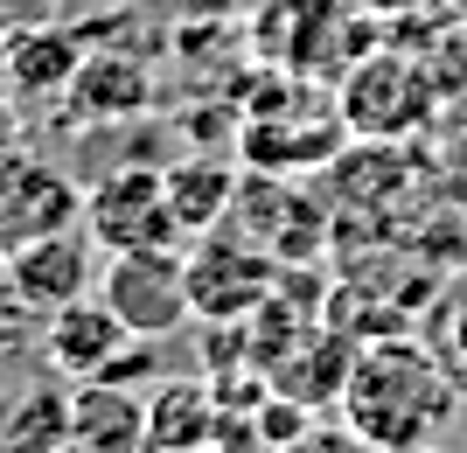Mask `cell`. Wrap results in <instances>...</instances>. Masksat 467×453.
I'll return each instance as SVG.
<instances>
[{
    "label": "cell",
    "instance_id": "cell-1",
    "mask_svg": "<svg viewBox=\"0 0 467 453\" xmlns=\"http://www.w3.org/2000/svg\"><path fill=\"white\" fill-rule=\"evenodd\" d=\"M461 405H467V391L419 342V328H390L377 342H356V363H349V384H342L335 412L363 439H377L384 453H419L440 439V426Z\"/></svg>",
    "mask_w": 467,
    "mask_h": 453
},
{
    "label": "cell",
    "instance_id": "cell-2",
    "mask_svg": "<svg viewBox=\"0 0 467 453\" xmlns=\"http://www.w3.org/2000/svg\"><path fill=\"white\" fill-rule=\"evenodd\" d=\"M84 237L105 258L182 252L189 244L175 223V202H168V175H154V168H112V175H98L91 196H84Z\"/></svg>",
    "mask_w": 467,
    "mask_h": 453
},
{
    "label": "cell",
    "instance_id": "cell-3",
    "mask_svg": "<svg viewBox=\"0 0 467 453\" xmlns=\"http://www.w3.org/2000/svg\"><path fill=\"white\" fill-rule=\"evenodd\" d=\"M182 258H189V307L210 321V328L252 321L258 307L279 293V258L244 244L237 231L195 237V244H182Z\"/></svg>",
    "mask_w": 467,
    "mask_h": 453
},
{
    "label": "cell",
    "instance_id": "cell-4",
    "mask_svg": "<svg viewBox=\"0 0 467 453\" xmlns=\"http://www.w3.org/2000/svg\"><path fill=\"white\" fill-rule=\"evenodd\" d=\"M98 300H105L140 342L175 335L182 321L195 314L189 307V258L182 252H119V258H105Z\"/></svg>",
    "mask_w": 467,
    "mask_h": 453
},
{
    "label": "cell",
    "instance_id": "cell-5",
    "mask_svg": "<svg viewBox=\"0 0 467 453\" xmlns=\"http://www.w3.org/2000/svg\"><path fill=\"white\" fill-rule=\"evenodd\" d=\"M223 231H237L244 244H258V252H273L279 265H293V258H314L321 252V202L300 196L286 175H237V202H231V223Z\"/></svg>",
    "mask_w": 467,
    "mask_h": 453
},
{
    "label": "cell",
    "instance_id": "cell-6",
    "mask_svg": "<svg viewBox=\"0 0 467 453\" xmlns=\"http://www.w3.org/2000/svg\"><path fill=\"white\" fill-rule=\"evenodd\" d=\"M7 293L28 314H57L70 300L91 293V237L78 231H49L36 244H15L7 252Z\"/></svg>",
    "mask_w": 467,
    "mask_h": 453
},
{
    "label": "cell",
    "instance_id": "cell-7",
    "mask_svg": "<svg viewBox=\"0 0 467 453\" xmlns=\"http://www.w3.org/2000/svg\"><path fill=\"white\" fill-rule=\"evenodd\" d=\"M133 342V328L105 307L98 293L70 300V307H57V314L42 321V355L57 363V376H78V384H91V376L112 370V355Z\"/></svg>",
    "mask_w": 467,
    "mask_h": 453
},
{
    "label": "cell",
    "instance_id": "cell-8",
    "mask_svg": "<svg viewBox=\"0 0 467 453\" xmlns=\"http://www.w3.org/2000/svg\"><path fill=\"white\" fill-rule=\"evenodd\" d=\"M419 112H426V84H419V70L398 57H377L356 70V84L342 91V126L349 133H405V126H419Z\"/></svg>",
    "mask_w": 467,
    "mask_h": 453
},
{
    "label": "cell",
    "instance_id": "cell-9",
    "mask_svg": "<svg viewBox=\"0 0 467 453\" xmlns=\"http://www.w3.org/2000/svg\"><path fill=\"white\" fill-rule=\"evenodd\" d=\"M84 223V196L49 168H15V181H0V252L36 244L49 231H78Z\"/></svg>",
    "mask_w": 467,
    "mask_h": 453
},
{
    "label": "cell",
    "instance_id": "cell-10",
    "mask_svg": "<svg viewBox=\"0 0 467 453\" xmlns=\"http://www.w3.org/2000/svg\"><path fill=\"white\" fill-rule=\"evenodd\" d=\"M70 453H147V397L91 376L70 397Z\"/></svg>",
    "mask_w": 467,
    "mask_h": 453
},
{
    "label": "cell",
    "instance_id": "cell-11",
    "mask_svg": "<svg viewBox=\"0 0 467 453\" xmlns=\"http://www.w3.org/2000/svg\"><path fill=\"white\" fill-rule=\"evenodd\" d=\"M223 412H216V384L210 376H175L147 397V453H195L210 447Z\"/></svg>",
    "mask_w": 467,
    "mask_h": 453
},
{
    "label": "cell",
    "instance_id": "cell-12",
    "mask_svg": "<svg viewBox=\"0 0 467 453\" xmlns=\"http://www.w3.org/2000/svg\"><path fill=\"white\" fill-rule=\"evenodd\" d=\"M161 175H168V202H175V223H182V237H189V244L231 223L237 175L223 168V160L189 154V160H175V168H161Z\"/></svg>",
    "mask_w": 467,
    "mask_h": 453
},
{
    "label": "cell",
    "instance_id": "cell-13",
    "mask_svg": "<svg viewBox=\"0 0 467 453\" xmlns=\"http://www.w3.org/2000/svg\"><path fill=\"white\" fill-rule=\"evenodd\" d=\"M84 70V49L78 36H63V28H28V36L7 49V77L21 91H63V84Z\"/></svg>",
    "mask_w": 467,
    "mask_h": 453
},
{
    "label": "cell",
    "instance_id": "cell-14",
    "mask_svg": "<svg viewBox=\"0 0 467 453\" xmlns=\"http://www.w3.org/2000/svg\"><path fill=\"white\" fill-rule=\"evenodd\" d=\"M419 342L447 363V376L467 391V273L447 279V286L432 293V307L419 314Z\"/></svg>",
    "mask_w": 467,
    "mask_h": 453
},
{
    "label": "cell",
    "instance_id": "cell-15",
    "mask_svg": "<svg viewBox=\"0 0 467 453\" xmlns=\"http://www.w3.org/2000/svg\"><path fill=\"white\" fill-rule=\"evenodd\" d=\"M273 453H384V447H377V439H363L349 418H314L300 439H286V447H273Z\"/></svg>",
    "mask_w": 467,
    "mask_h": 453
},
{
    "label": "cell",
    "instance_id": "cell-16",
    "mask_svg": "<svg viewBox=\"0 0 467 453\" xmlns=\"http://www.w3.org/2000/svg\"><path fill=\"white\" fill-rule=\"evenodd\" d=\"M419 453H447V447H440V439H432V447H419Z\"/></svg>",
    "mask_w": 467,
    "mask_h": 453
}]
</instances>
